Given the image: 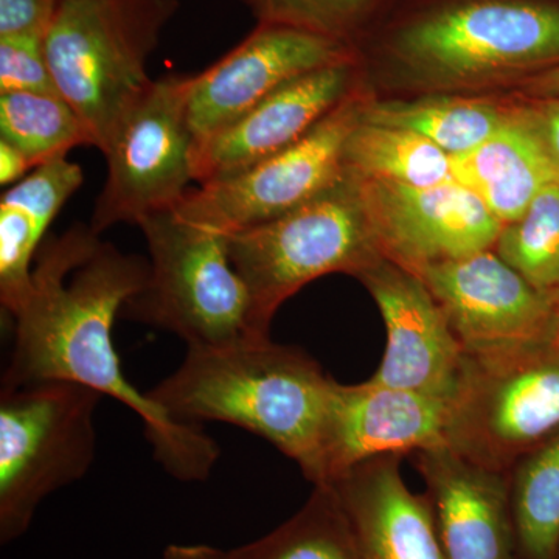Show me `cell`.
<instances>
[{"label":"cell","mask_w":559,"mask_h":559,"mask_svg":"<svg viewBox=\"0 0 559 559\" xmlns=\"http://www.w3.org/2000/svg\"><path fill=\"white\" fill-rule=\"evenodd\" d=\"M148 260L128 255L90 224L47 237L32 288L14 312V342L2 389L70 381L119 401L142 421L154 459L175 479L204 481L219 447L201 426L170 417L124 377L112 326L148 278Z\"/></svg>","instance_id":"6da1fadb"},{"label":"cell","mask_w":559,"mask_h":559,"mask_svg":"<svg viewBox=\"0 0 559 559\" xmlns=\"http://www.w3.org/2000/svg\"><path fill=\"white\" fill-rule=\"evenodd\" d=\"M336 385L301 349L245 337L189 348L146 395L180 423H226L270 441L316 485Z\"/></svg>","instance_id":"7a4b0ae2"},{"label":"cell","mask_w":559,"mask_h":559,"mask_svg":"<svg viewBox=\"0 0 559 559\" xmlns=\"http://www.w3.org/2000/svg\"><path fill=\"white\" fill-rule=\"evenodd\" d=\"M178 10L179 0H61L44 50L58 92L102 153L153 83L146 66Z\"/></svg>","instance_id":"3957f363"},{"label":"cell","mask_w":559,"mask_h":559,"mask_svg":"<svg viewBox=\"0 0 559 559\" xmlns=\"http://www.w3.org/2000/svg\"><path fill=\"white\" fill-rule=\"evenodd\" d=\"M150 272L121 318L170 331L189 348L267 337L253 326L252 297L231 264L227 235L190 223L173 210L139 224Z\"/></svg>","instance_id":"277c9868"},{"label":"cell","mask_w":559,"mask_h":559,"mask_svg":"<svg viewBox=\"0 0 559 559\" xmlns=\"http://www.w3.org/2000/svg\"><path fill=\"white\" fill-rule=\"evenodd\" d=\"M231 264L248 286L253 326L272 319L297 290L325 275H358L382 255L352 176L285 215L227 235Z\"/></svg>","instance_id":"5b68a950"},{"label":"cell","mask_w":559,"mask_h":559,"mask_svg":"<svg viewBox=\"0 0 559 559\" xmlns=\"http://www.w3.org/2000/svg\"><path fill=\"white\" fill-rule=\"evenodd\" d=\"M559 432V334L551 340L465 353L448 401L447 444L507 473Z\"/></svg>","instance_id":"8992f818"},{"label":"cell","mask_w":559,"mask_h":559,"mask_svg":"<svg viewBox=\"0 0 559 559\" xmlns=\"http://www.w3.org/2000/svg\"><path fill=\"white\" fill-rule=\"evenodd\" d=\"M102 396L70 381L0 390V543L20 539L44 499L86 476Z\"/></svg>","instance_id":"52a82bcc"},{"label":"cell","mask_w":559,"mask_h":559,"mask_svg":"<svg viewBox=\"0 0 559 559\" xmlns=\"http://www.w3.org/2000/svg\"><path fill=\"white\" fill-rule=\"evenodd\" d=\"M395 57L412 79L440 87L557 68L559 7L532 0L447 7L404 28L395 40Z\"/></svg>","instance_id":"ba28073f"},{"label":"cell","mask_w":559,"mask_h":559,"mask_svg":"<svg viewBox=\"0 0 559 559\" xmlns=\"http://www.w3.org/2000/svg\"><path fill=\"white\" fill-rule=\"evenodd\" d=\"M191 75L153 80L132 103L103 151L106 179L92 212L91 229L102 235L119 224L138 226L170 210L194 182V140L190 130Z\"/></svg>","instance_id":"9c48e42d"},{"label":"cell","mask_w":559,"mask_h":559,"mask_svg":"<svg viewBox=\"0 0 559 559\" xmlns=\"http://www.w3.org/2000/svg\"><path fill=\"white\" fill-rule=\"evenodd\" d=\"M362 100L355 92L299 142L248 170L190 189L173 212L190 223L231 235L314 200L347 175L344 146L358 123Z\"/></svg>","instance_id":"30bf717a"},{"label":"cell","mask_w":559,"mask_h":559,"mask_svg":"<svg viewBox=\"0 0 559 559\" xmlns=\"http://www.w3.org/2000/svg\"><path fill=\"white\" fill-rule=\"evenodd\" d=\"M353 179L382 255L407 271L492 249L502 231L503 224L457 180L411 187Z\"/></svg>","instance_id":"8fae6325"},{"label":"cell","mask_w":559,"mask_h":559,"mask_svg":"<svg viewBox=\"0 0 559 559\" xmlns=\"http://www.w3.org/2000/svg\"><path fill=\"white\" fill-rule=\"evenodd\" d=\"M440 305L465 353L551 340L557 300L500 259L495 248L415 271Z\"/></svg>","instance_id":"7c38bea8"},{"label":"cell","mask_w":559,"mask_h":559,"mask_svg":"<svg viewBox=\"0 0 559 559\" xmlns=\"http://www.w3.org/2000/svg\"><path fill=\"white\" fill-rule=\"evenodd\" d=\"M355 61L344 40L280 24H259L204 72L191 75L190 130L201 142L229 127L280 87L314 70Z\"/></svg>","instance_id":"4fadbf2b"},{"label":"cell","mask_w":559,"mask_h":559,"mask_svg":"<svg viewBox=\"0 0 559 559\" xmlns=\"http://www.w3.org/2000/svg\"><path fill=\"white\" fill-rule=\"evenodd\" d=\"M356 277L377 301L388 331L384 358L370 381L450 401L465 352L428 286L385 257Z\"/></svg>","instance_id":"5bb4252c"},{"label":"cell","mask_w":559,"mask_h":559,"mask_svg":"<svg viewBox=\"0 0 559 559\" xmlns=\"http://www.w3.org/2000/svg\"><path fill=\"white\" fill-rule=\"evenodd\" d=\"M447 426L448 401L370 380L337 382L316 485L330 484L367 460L447 444Z\"/></svg>","instance_id":"9a60e30c"},{"label":"cell","mask_w":559,"mask_h":559,"mask_svg":"<svg viewBox=\"0 0 559 559\" xmlns=\"http://www.w3.org/2000/svg\"><path fill=\"white\" fill-rule=\"evenodd\" d=\"M356 62L307 73L194 145V182L227 178L304 139L355 94Z\"/></svg>","instance_id":"2e32d148"},{"label":"cell","mask_w":559,"mask_h":559,"mask_svg":"<svg viewBox=\"0 0 559 559\" xmlns=\"http://www.w3.org/2000/svg\"><path fill=\"white\" fill-rule=\"evenodd\" d=\"M443 559H518L509 479L448 444L411 455Z\"/></svg>","instance_id":"e0dca14e"},{"label":"cell","mask_w":559,"mask_h":559,"mask_svg":"<svg viewBox=\"0 0 559 559\" xmlns=\"http://www.w3.org/2000/svg\"><path fill=\"white\" fill-rule=\"evenodd\" d=\"M401 455L367 460L330 481L360 559H443L425 496L401 474Z\"/></svg>","instance_id":"ac0fdd59"},{"label":"cell","mask_w":559,"mask_h":559,"mask_svg":"<svg viewBox=\"0 0 559 559\" xmlns=\"http://www.w3.org/2000/svg\"><path fill=\"white\" fill-rule=\"evenodd\" d=\"M451 168L452 179L473 191L503 226L559 180L527 109L511 110L480 145L451 156Z\"/></svg>","instance_id":"d6986e66"},{"label":"cell","mask_w":559,"mask_h":559,"mask_svg":"<svg viewBox=\"0 0 559 559\" xmlns=\"http://www.w3.org/2000/svg\"><path fill=\"white\" fill-rule=\"evenodd\" d=\"M510 114L488 102L429 97L414 102L362 100L359 119L415 132L455 156L480 145Z\"/></svg>","instance_id":"ffe728a7"},{"label":"cell","mask_w":559,"mask_h":559,"mask_svg":"<svg viewBox=\"0 0 559 559\" xmlns=\"http://www.w3.org/2000/svg\"><path fill=\"white\" fill-rule=\"evenodd\" d=\"M344 167L352 178L411 187L437 186L452 179L450 154L430 140L360 119L345 142Z\"/></svg>","instance_id":"44dd1931"},{"label":"cell","mask_w":559,"mask_h":559,"mask_svg":"<svg viewBox=\"0 0 559 559\" xmlns=\"http://www.w3.org/2000/svg\"><path fill=\"white\" fill-rule=\"evenodd\" d=\"M506 474L518 559H559V432Z\"/></svg>","instance_id":"7402d4cb"},{"label":"cell","mask_w":559,"mask_h":559,"mask_svg":"<svg viewBox=\"0 0 559 559\" xmlns=\"http://www.w3.org/2000/svg\"><path fill=\"white\" fill-rule=\"evenodd\" d=\"M229 554L231 559H360L353 530L330 485H314L310 499L293 518Z\"/></svg>","instance_id":"603a6c76"},{"label":"cell","mask_w":559,"mask_h":559,"mask_svg":"<svg viewBox=\"0 0 559 559\" xmlns=\"http://www.w3.org/2000/svg\"><path fill=\"white\" fill-rule=\"evenodd\" d=\"M0 139L24 151L35 167L62 159L76 146H94L91 132L61 95L0 94Z\"/></svg>","instance_id":"cb8c5ba5"},{"label":"cell","mask_w":559,"mask_h":559,"mask_svg":"<svg viewBox=\"0 0 559 559\" xmlns=\"http://www.w3.org/2000/svg\"><path fill=\"white\" fill-rule=\"evenodd\" d=\"M540 293H559V180L536 194L520 218L506 224L495 246Z\"/></svg>","instance_id":"d4e9b609"},{"label":"cell","mask_w":559,"mask_h":559,"mask_svg":"<svg viewBox=\"0 0 559 559\" xmlns=\"http://www.w3.org/2000/svg\"><path fill=\"white\" fill-rule=\"evenodd\" d=\"M259 24L301 28L347 43L374 0H241Z\"/></svg>","instance_id":"484cf974"},{"label":"cell","mask_w":559,"mask_h":559,"mask_svg":"<svg viewBox=\"0 0 559 559\" xmlns=\"http://www.w3.org/2000/svg\"><path fill=\"white\" fill-rule=\"evenodd\" d=\"M83 182V168L62 157L39 165L31 175L9 187L0 201L27 213L33 223L47 234L60 210Z\"/></svg>","instance_id":"4316f807"},{"label":"cell","mask_w":559,"mask_h":559,"mask_svg":"<svg viewBox=\"0 0 559 559\" xmlns=\"http://www.w3.org/2000/svg\"><path fill=\"white\" fill-rule=\"evenodd\" d=\"M60 95L47 62L44 39L0 38V94Z\"/></svg>","instance_id":"83f0119b"},{"label":"cell","mask_w":559,"mask_h":559,"mask_svg":"<svg viewBox=\"0 0 559 559\" xmlns=\"http://www.w3.org/2000/svg\"><path fill=\"white\" fill-rule=\"evenodd\" d=\"M61 0H0V38H46Z\"/></svg>","instance_id":"f1b7e54d"},{"label":"cell","mask_w":559,"mask_h":559,"mask_svg":"<svg viewBox=\"0 0 559 559\" xmlns=\"http://www.w3.org/2000/svg\"><path fill=\"white\" fill-rule=\"evenodd\" d=\"M525 109L559 176V94L547 95L544 100Z\"/></svg>","instance_id":"f546056e"},{"label":"cell","mask_w":559,"mask_h":559,"mask_svg":"<svg viewBox=\"0 0 559 559\" xmlns=\"http://www.w3.org/2000/svg\"><path fill=\"white\" fill-rule=\"evenodd\" d=\"M35 164L24 151L13 143L0 139V186L9 187L20 182L35 170Z\"/></svg>","instance_id":"4dcf8cb0"},{"label":"cell","mask_w":559,"mask_h":559,"mask_svg":"<svg viewBox=\"0 0 559 559\" xmlns=\"http://www.w3.org/2000/svg\"><path fill=\"white\" fill-rule=\"evenodd\" d=\"M164 559H231L229 550L201 546V544H171L164 551Z\"/></svg>","instance_id":"1f68e13d"},{"label":"cell","mask_w":559,"mask_h":559,"mask_svg":"<svg viewBox=\"0 0 559 559\" xmlns=\"http://www.w3.org/2000/svg\"><path fill=\"white\" fill-rule=\"evenodd\" d=\"M535 90L540 92L544 97L547 95L559 94V66L544 70L539 76H536L535 83H533Z\"/></svg>","instance_id":"d6a6232c"},{"label":"cell","mask_w":559,"mask_h":559,"mask_svg":"<svg viewBox=\"0 0 559 559\" xmlns=\"http://www.w3.org/2000/svg\"><path fill=\"white\" fill-rule=\"evenodd\" d=\"M557 304H558V310H559V293H558V296H557Z\"/></svg>","instance_id":"836d02e7"}]
</instances>
